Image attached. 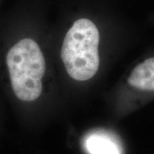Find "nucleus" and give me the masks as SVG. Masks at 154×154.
<instances>
[{
	"mask_svg": "<svg viewBox=\"0 0 154 154\" xmlns=\"http://www.w3.org/2000/svg\"><path fill=\"white\" fill-rule=\"evenodd\" d=\"M99 32L88 19L76 21L67 32L61 57L69 76L77 81L90 79L99 67Z\"/></svg>",
	"mask_w": 154,
	"mask_h": 154,
	"instance_id": "f257e3e1",
	"label": "nucleus"
},
{
	"mask_svg": "<svg viewBox=\"0 0 154 154\" xmlns=\"http://www.w3.org/2000/svg\"><path fill=\"white\" fill-rule=\"evenodd\" d=\"M7 64L17 97L24 101L38 99L42 91L46 63L37 43L31 38L20 40L7 53Z\"/></svg>",
	"mask_w": 154,
	"mask_h": 154,
	"instance_id": "f03ea898",
	"label": "nucleus"
},
{
	"mask_svg": "<svg viewBox=\"0 0 154 154\" xmlns=\"http://www.w3.org/2000/svg\"><path fill=\"white\" fill-rule=\"evenodd\" d=\"M128 82L132 87L143 91H154V57L138 63L131 73Z\"/></svg>",
	"mask_w": 154,
	"mask_h": 154,
	"instance_id": "7ed1b4c3",
	"label": "nucleus"
},
{
	"mask_svg": "<svg viewBox=\"0 0 154 154\" xmlns=\"http://www.w3.org/2000/svg\"><path fill=\"white\" fill-rule=\"evenodd\" d=\"M86 146L91 154H120L117 144L103 135L94 134L88 137Z\"/></svg>",
	"mask_w": 154,
	"mask_h": 154,
	"instance_id": "20e7f679",
	"label": "nucleus"
}]
</instances>
